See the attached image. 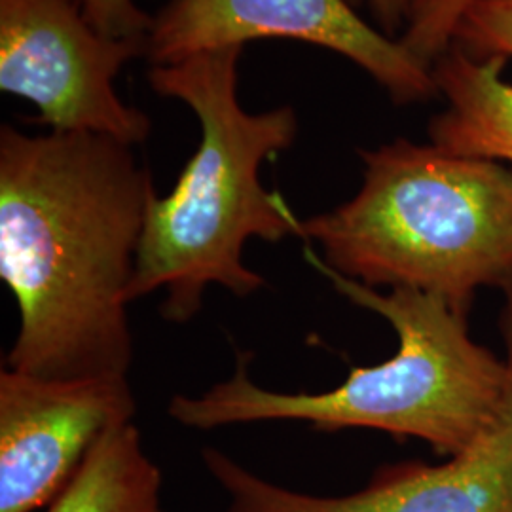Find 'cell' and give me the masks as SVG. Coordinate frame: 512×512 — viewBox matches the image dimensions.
<instances>
[{
  "label": "cell",
  "instance_id": "6da1fadb",
  "mask_svg": "<svg viewBox=\"0 0 512 512\" xmlns=\"http://www.w3.org/2000/svg\"><path fill=\"white\" fill-rule=\"evenodd\" d=\"M154 184L133 147L90 131L0 129V279L19 330L6 368L129 378V285Z\"/></svg>",
  "mask_w": 512,
  "mask_h": 512
},
{
  "label": "cell",
  "instance_id": "7a4b0ae2",
  "mask_svg": "<svg viewBox=\"0 0 512 512\" xmlns=\"http://www.w3.org/2000/svg\"><path fill=\"white\" fill-rule=\"evenodd\" d=\"M306 258L355 306L384 317L399 338L395 355L351 368L346 382L325 393H277L253 382L251 353H239L228 380L202 395L171 399L173 420L200 431L256 421H300L319 431L376 429L423 440L444 458L458 456L490 429L505 403L509 365L473 340L467 310L437 294L380 293L332 272L310 247Z\"/></svg>",
  "mask_w": 512,
  "mask_h": 512
},
{
  "label": "cell",
  "instance_id": "3957f363",
  "mask_svg": "<svg viewBox=\"0 0 512 512\" xmlns=\"http://www.w3.org/2000/svg\"><path fill=\"white\" fill-rule=\"evenodd\" d=\"M241 52V46L209 50L148 73L154 92L183 101L202 126L200 147L171 194L150 198L129 285V302L164 291L160 311L169 323L192 321L211 285L236 296L266 287V279L243 264L249 239L302 238V220L258 175L264 160L291 148L298 118L293 107L243 110Z\"/></svg>",
  "mask_w": 512,
  "mask_h": 512
},
{
  "label": "cell",
  "instance_id": "277c9868",
  "mask_svg": "<svg viewBox=\"0 0 512 512\" xmlns=\"http://www.w3.org/2000/svg\"><path fill=\"white\" fill-rule=\"evenodd\" d=\"M359 154V192L302 220L329 270L467 311L482 287L512 294V167L406 139Z\"/></svg>",
  "mask_w": 512,
  "mask_h": 512
},
{
  "label": "cell",
  "instance_id": "5b68a950",
  "mask_svg": "<svg viewBox=\"0 0 512 512\" xmlns=\"http://www.w3.org/2000/svg\"><path fill=\"white\" fill-rule=\"evenodd\" d=\"M147 40H114L84 18L80 0H0V90L31 101L38 124L143 143L150 120L114 88Z\"/></svg>",
  "mask_w": 512,
  "mask_h": 512
},
{
  "label": "cell",
  "instance_id": "8992f818",
  "mask_svg": "<svg viewBox=\"0 0 512 512\" xmlns=\"http://www.w3.org/2000/svg\"><path fill=\"white\" fill-rule=\"evenodd\" d=\"M260 38H291L344 55L397 105L439 93L431 69L359 18L349 0H169L154 18L145 57L154 67L173 65Z\"/></svg>",
  "mask_w": 512,
  "mask_h": 512
},
{
  "label": "cell",
  "instance_id": "52a82bcc",
  "mask_svg": "<svg viewBox=\"0 0 512 512\" xmlns=\"http://www.w3.org/2000/svg\"><path fill=\"white\" fill-rule=\"evenodd\" d=\"M509 387L490 429L442 465L404 461L376 471L363 490L302 494L207 448L203 463L230 497L228 512H512V294L501 313Z\"/></svg>",
  "mask_w": 512,
  "mask_h": 512
},
{
  "label": "cell",
  "instance_id": "ba28073f",
  "mask_svg": "<svg viewBox=\"0 0 512 512\" xmlns=\"http://www.w3.org/2000/svg\"><path fill=\"white\" fill-rule=\"evenodd\" d=\"M129 378L55 380L0 370V512H40L95 444L135 416Z\"/></svg>",
  "mask_w": 512,
  "mask_h": 512
},
{
  "label": "cell",
  "instance_id": "9c48e42d",
  "mask_svg": "<svg viewBox=\"0 0 512 512\" xmlns=\"http://www.w3.org/2000/svg\"><path fill=\"white\" fill-rule=\"evenodd\" d=\"M507 59H476L452 46L431 67L448 107L429 124L431 145L450 154L486 158L512 167V84Z\"/></svg>",
  "mask_w": 512,
  "mask_h": 512
},
{
  "label": "cell",
  "instance_id": "30bf717a",
  "mask_svg": "<svg viewBox=\"0 0 512 512\" xmlns=\"http://www.w3.org/2000/svg\"><path fill=\"white\" fill-rule=\"evenodd\" d=\"M40 512H164L162 471L135 423L99 440L65 490Z\"/></svg>",
  "mask_w": 512,
  "mask_h": 512
},
{
  "label": "cell",
  "instance_id": "8fae6325",
  "mask_svg": "<svg viewBox=\"0 0 512 512\" xmlns=\"http://www.w3.org/2000/svg\"><path fill=\"white\" fill-rule=\"evenodd\" d=\"M480 0H408V19L399 42L425 67L446 54L465 14Z\"/></svg>",
  "mask_w": 512,
  "mask_h": 512
},
{
  "label": "cell",
  "instance_id": "7c38bea8",
  "mask_svg": "<svg viewBox=\"0 0 512 512\" xmlns=\"http://www.w3.org/2000/svg\"><path fill=\"white\" fill-rule=\"evenodd\" d=\"M476 59L512 57V0H480L459 23L454 44Z\"/></svg>",
  "mask_w": 512,
  "mask_h": 512
},
{
  "label": "cell",
  "instance_id": "4fadbf2b",
  "mask_svg": "<svg viewBox=\"0 0 512 512\" xmlns=\"http://www.w3.org/2000/svg\"><path fill=\"white\" fill-rule=\"evenodd\" d=\"M84 18L97 33L114 40H148L154 18L133 0H80Z\"/></svg>",
  "mask_w": 512,
  "mask_h": 512
},
{
  "label": "cell",
  "instance_id": "5bb4252c",
  "mask_svg": "<svg viewBox=\"0 0 512 512\" xmlns=\"http://www.w3.org/2000/svg\"><path fill=\"white\" fill-rule=\"evenodd\" d=\"M382 33H395L406 25L408 0H366Z\"/></svg>",
  "mask_w": 512,
  "mask_h": 512
}]
</instances>
